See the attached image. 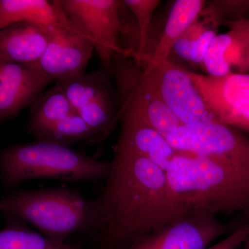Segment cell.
Masks as SVG:
<instances>
[{"mask_svg":"<svg viewBox=\"0 0 249 249\" xmlns=\"http://www.w3.org/2000/svg\"><path fill=\"white\" fill-rule=\"evenodd\" d=\"M216 36L217 31L214 29H209L197 40L195 41L193 44L192 62L196 63L203 62L210 44Z\"/></svg>","mask_w":249,"mask_h":249,"instance_id":"24","label":"cell"},{"mask_svg":"<svg viewBox=\"0 0 249 249\" xmlns=\"http://www.w3.org/2000/svg\"><path fill=\"white\" fill-rule=\"evenodd\" d=\"M122 2L134 15L138 26V46L132 58L139 61L145 55L152 16L160 5V1L124 0Z\"/></svg>","mask_w":249,"mask_h":249,"instance_id":"20","label":"cell"},{"mask_svg":"<svg viewBox=\"0 0 249 249\" xmlns=\"http://www.w3.org/2000/svg\"><path fill=\"white\" fill-rule=\"evenodd\" d=\"M166 174L180 217L237 215L249 224V168L177 153Z\"/></svg>","mask_w":249,"mask_h":249,"instance_id":"2","label":"cell"},{"mask_svg":"<svg viewBox=\"0 0 249 249\" xmlns=\"http://www.w3.org/2000/svg\"><path fill=\"white\" fill-rule=\"evenodd\" d=\"M230 41L224 52L228 65L237 73H247L249 71V50L247 40L240 33L230 30Z\"/></svg>","mask_w":249,"mask_h":249,"instance_id":"22","label":"cell"},{"mask_svg":"<svg viewBox=\"0 0 249 249\" xmlns=\"http://www.w3.org/2000/svg\"><path fill=\"white\" fill-rule=\"evenodd\" d=\"M202 0H178L174 3L163 34L151 55H145L138 62L155 65L168 60L174 45L185 31L196 22L202 11Z\"/></svg>","mask_w":249,"mask_h":249,"instance_id":"16","label":"cell"},{"mask_svg":"<svg viewBox=\"0 0 249 249\" xmlns=\"http://www.w3.org/2000/svg\"><path fill=\"white\" fill-rule=\"evenodd\" d=\"M23 22L46 27H73L58 0H0V30Z\"/></svg>","mask_w":249,"mask_h":249,"instance_id":"15","label":"cell"},{"mask_svg":"<svg viewBox=\"0 0 249 249\" xmlns=\"http://www.w3.org/2000/svg\"><path fill=\"white\" fill-rule=\"evenodd\" d=\"M27 130L33 134L76 113L58 84L42 93L30 106Z\"/></svg>","mask_w":249,"mask_h":249,"instance_id":"17","label":"cell"},{"mask_svg":"<svg viewBox=\"0 0 249 249\" xmlns=\"http://www.w3.org/2000/svg\"><path fill=\"white\" fill-rule=\"evenodd\" d=\"M111 161H103L70 147L35 142L16 144L0 154V173L9 185L36 178L65 181H97L106 178Z\"/></svg>","mask_w":249,"mask_h":249,"instance_id":"4","label":"cell"},{"mask_svg":"<svg viewBox=\"0 0 249 249\" xmlns=\"http://www.w3.org/2000/svg\"><path fill=\"white\" fill-rule=\"evenodd\" d=\"M193 44L194 42L179 38L174 45L173 50L181 58L192 61Z\"/></svg>","mask_w":249,"mask_h":249,"instance_id":"26","label":"cell"},{"mask_svg":"<svg viewBox=\"0 0 249 249\" xmlns=\"http://www.w3.org/2000/svg\"><path fill=\"white\" fill-rule=\"evenodd\" d=\"M51 37L50 27L23 22L0 30V60L23 65L36 63Z\"/></svg>","mask_w":249,"mask_h":249,"instance_id":"14","label":"cell"},{"mask_svg":"<svg viewBox=\"0 0 249 249\" xmlns=\"http://www.w3.org/2000/svg\"><path fill=\"white\" fill-rule=\"evenodd\" d=\"M186 72L218 122L249 133V74L214 77Z\"/></svg>","mask_w":249,"mask_h":249,"instance_id":"9","label":"cell"},{"mask_svg":"<svg viewBox=\"0 0 249 249\" xmlns=\"http://www.w3.org/2000/svg\"><path fill=\"white\" fill-rule=\"evenodd\" d=\"M230 38V32H228L216 36L210 44L203 60L209 76L223 77L232 73L224 58V52Z\"/></svg>","mask_w":249,"mask_h":249,"instance_id":"21","label":"cell"},{"mask_svg":"<svg viewBox=\"0 0 249 249\" xmlns=\"http://www.w3.org/2000/svg\"><path fill=\"white\" fill-rule=\"evenodd\" d=\"M138 63L144 76L181 124L217 121L186 70L169 60L155 65Z\"/></svg>","mask_w":249,"mask_h":249,"instance_id":"8","label":"cell"},{"mask_svg":"<svg viewBox=\"0 0 249 249\" xmlns=\"http://www.w3.org/2000/svg\"><path fill=\"white\" fill-rule=\"evenodd\" d=\"M225 24L230 28V30L237 31L245 37L249 50V18H244L235 21L229 20Z\"/></svg>","mask_w":249,"mask_h":249,"instance_id":"27","label":"cell"},{"mask_svg":"<svg viewBox=\"0 0 249 249\" xmlns=\"http://www.w3.org/2000/svg\"><path fill=\"white\" fill-rule=\"evenodd\" d=\"M244 249H249V232L248 235H247V238L244 242Z\"/></svg>","mask_w":249,"mask_h":249,"instance_id":"28","label":"cell"},{"mask_svg":"<svg viewBox=\"0 0 249 249\" xmlns=\"http://www.w3.org/2000/svg\"><path fill=\"white\" fill-rule=\"evenodd\" d=\"M65 16L77 30L91 41L107 71L114 54L132 58L121 47L119 36L123 30L120 17L122 1L119 0H58Z\"/></svg>","mask_w":249,"mask_h":249,"instance_id":"6","label":"cell"},{"mask_svg":"<svg viewBox=\"0 0 249 249\" xmlns=\"http://www.w3.org/2000/svg\"><path fill=\"white\" fill-rule=\"evenodd\" d=\"M249 232V224L241 226L222 241L206 249H237L243 245Z\"/></svg>","mask_w":249,"mask_h":249,"instance_id":"23","label":"cell"},{"mask_svg":"<svg viewBox=\"0 0 249 249\" xmlns=\"http://www.w3.org/2000/svg\"><path fill=\"white\" fill-rule=\"evenodd\" d=\"M36 141L69 147L78 142H98L89 125L77 113L33 134Z\"/></svg>","mask_w":249,"mask_h":249,"instance_id":"18","label":"cell"},{"mask_svg":"<svg viewBox=\"0 0 249 249\" xmlns=\"http://www.w3.org/2000/svg\"><path fill=\"white\" fill-rule=\"evenodd\" d=\"M50 29L47 48L34 63L37 70L50 82L84 74L95 50L91 41L74 27H50Z\"/></svg>","mask_w":249,"mask_h":249,"instance_id":"11","label":"cell"},{"mask_svg":"<svg viewBox=\"0 0 249 249\" xmlns=\"http://www.w3.org/2000/svg\"><path fill=\"white\" fill-rule=\"evenodd\" d=\"M0 211L30 224L42 235L65 242L69 237L93 227L96 204L65 188L22 191L0 200Z\"/></svg>","mask_w":249,"mask_h":249,"instance_id":"3","label":"cell"},{"mask_svg":"<svg viewBox=\"0 0 249 249\" xmlns=\"http://www.w3.org/2000/svg\"><path fill=\"white\" fill-rule=\"evenodd\" d=\"M108 72L101 67L91 73L57 81L98 142L113 132L119 120V98L111 88Z\"/></svg>","mask_w":249,"mask_h":249,"instance_id":"7","label":"cell"},{"mask_svg":"<svg viewBox=\"0 0 249 249\" xmlns=\"http://www.w3.org/2000/svg\"><path fill=\"white\" fill-rule=\"evenodd\" d=\"M49 83L34 64L0 60V121L30 107Z\"/></svg>","mask_w":249,"mask_h":249,"instance_id":"12","label":"cell"},{"mask_svg":"<svg viewBox=\"0 0 249 249\" xmlns=\"http://www.w3.org/2000/svg\"><path fill=\"white\" fill-rule=\"evenodd\" d=\"M165 138L177 153L249 168V137L217 121L181 124Z\"/></svg>","mask_w":249,"mask_h":249,"instance_id":"5","label":"cell"},{"mask_svg":"<svg viewBox=\"0 0 249 249\" xmlns=\"http://www.w3.org/2000/svg\"><path fill=\"white\" fill-rule=\"evenodd\" d=\"M93 227L103 249H128L175 219L166 171L151 160L116 147Z\"/></svg>","mask_w":249,"mask_h":249,"instance_id":"1","label":"cell"},{"mask_svg":"<svg viewBox=\"0 0 249 249\" xmlns=\"http://www.w3.org/2000/svg\"><path fill=\"white\" fill-rule=\"evenodd\" d=\"M121 127L116 147L147 159L166 171L177 152L164 136L138 116L120 110Z\"/></svg>","mask_w":249,"mask_h":249,"instance_id":"13","label":"cell"},{"mask_svg":"<svg viewBox=\"0 0 249 249\" xmlns=\"http://www.w3.org/2000/svg\"><path fill=\"white\" fill-rule=\"evenodd\" d=\"M0 249H79L26 228L10 227L0 231Z\"/></svg>","mask_w":249,"mask_h":249,"instance_id":"19","label":"cell"},{"mask_svg":"<svg viewBox=\"0 0 249 249\" xmlns=\"http://www.w3.org/2000/svg\"><path fill=\"white\" fill-rule=\"evenodd\" d=\"M240 227L209 214L185 216L152 232L128 249H206L213 241Z\"/></svg>","mask_w":249,"mask_h":249,"instance_id":"10","label":"cell"},{"mask_svg":"<svg viewBox=\"0 0 249 249\" xmlns=\"http://www.w3.org/2000/svg\"><path fill=\"white\" fill-rule=\"evenodd\" d=\"M209 29L204 22H199L197 19L185 31L180 38L195 42L206 31Z\"/></svg>","mask_w":249,"mask_h":249,"instance_id":"25","label":"cell"}]
</instances>
